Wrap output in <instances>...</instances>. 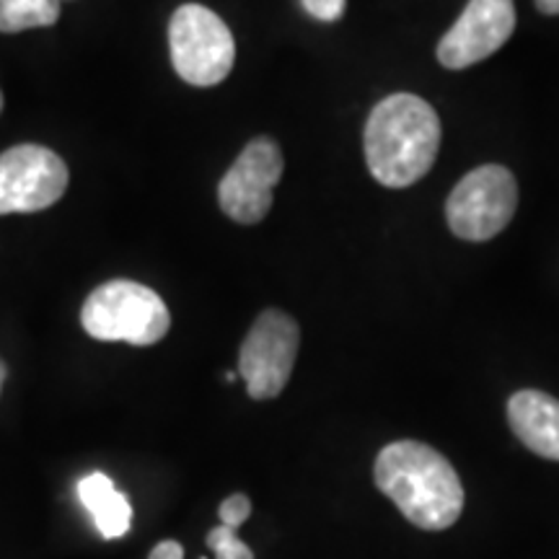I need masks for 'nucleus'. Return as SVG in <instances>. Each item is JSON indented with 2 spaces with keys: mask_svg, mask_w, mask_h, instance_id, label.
I'll use <instances>...</instances> for the list:
<instances>
[{
  "mask_svg": "<svg viewBox=\"0 0 559 559\" xmlns=\"http://www.w3.org/2000/svg\"><path fill=\"white\" fill-rule=\"evenodd\" d=\"M373 477L417 528H451L464 510V487L451 461L417 440L386 445L376 459Z\"/></svg>",
  "mask_w": 559,
  "mask_h": 559,
  "instance_id": "nucleus-1",
  "label": "nucleus"
},
{
  "mask_svg": "<svg viewBox=\"0 0 559 559\" xmlns=\"http://www.w3.org/2000/svg\"><path fill=\"white\" fill-rule=\"evenodd\" d=\"M366 160L383 187H409L436 164L440 120L436 109L415 94L386 96L366 122Z\"/></svg>",
  "mask_w": 559,
  "mask_h": 559,
  "instance_id": "nucleus-2",
  "label": "nucleus"
},
{
  "mask_svg": "<svg viewBox=\"0 0 559 559\" xmlns=\"http://www.w3.org/2000/svg\"><path fill=\"white\" fill-rule=\"evenodd\" d=\"M81 324L94 340L128 342L135 347L156 345L171 326L164 298L148 285L111 280L86 298Z\"/></svg>",
  "mask_w": 559,
  "mask_h": 559,
  "instance_id": "nucleus-3",
  "label": "nucleus"
},
{
  "mask_svg": "<svg viewBox=\"0 0 559 559\" xmlns=\"http://www.w3.org/2000/svg\"><path fill=\"white\" fill-rule=\"evenodd\" d=\"M169 47L174 70L192 86H215L226 81L236 60V41L226 21L198 3L174 11Z\"/></svg>",
  "mask_w": 559,
  "mask_h": 559,
  "instance_id": "nucleus-4",
  "label": "nucleus"
},
{
  "mask_svg": "<svg viewBox=\"0 0 559 559\" xmlns=\"http://www.w3.org/2000/svg\"><path fill=\"white\" fill-rule=\"evenodd\" d=\"M519 207V185L506 166L485 164L466 174L445 202L449 228L464 241H489Z\"/></svg>",
  "mask_w": 559,
  "mask_h": 559,
  "instance_id": "nucleus-5",
  "label": "nucleus"
},
{
  "mask_svg": "<svg viewBox=\"0 0 559 559\" xmlns=\"http://www.w3.org/2000/svg\"><path fill=\"white\" fill-rule=\"evenodd\" d=\"M298 345L300 330L288 313L267 309L257 317L239 353V376L251 400H275L288 386Z\"/></svg>",
  "mask_w": 559,
  "mask_h": 559,
  "instance_id": "nucleus-6",
  "label": "nucleus"
},
{
  "mask_svg": "<svg viewBox=\"0 0 559 559\" xmlns=\"http://www.w3.org/2000/svg\"><path fill=\"white\" fill-rule=\"evenodd\" d=\"M68 190V166L45 145H16L0 153V215L39 213Z\"/></svg>",
  "mask_w": 559,
  "mask_h": 559,
  "instance_id": "nucleus-7",
  "label": "nucleus"
},
{
  "mask_svg": "<svg viewBox=\"0 0 559 559\" xmlns=\"http://www.w3.org/2000/svg\"><path fill=\"white\" fill-rule=\"evenodd\" d=\"M283 151L275 140H251L218 185L223 213L241 226H254L264 221L272 207V190L283 179Z\"/></svg>",
  "mask_w": 559,
  "mask_h": 559,
  "instance_id": "nucleus-8",
  "label": "nucleus"
},
{
  "mask_svg": "<svg viewBox=\"0 0 559 559\" xmlns=\"http://www.w3.org/2000/svg\"><path fill=\"white\" fill-rule=\"evenodd\" d=\"M515 32L513 0H469L451 32L440 39L438 60L449 70H464L487 60Z\"/></svg>",
  "mask_w": 559,
  "mask_h": 559,
  "instance_id": "nucleus-9",
  "label": "nucleus"
},
{
  "mask_svg": "<svg viewBox=\"0 0 559 559\" xmlns=\"http://www.w3.org/2000/svg\"><path fill=\"white\" fill-rule=\"evenodd\" d=\"M508 423L515 436L536 456L559 461V402L536 389L510 396Z\"/></svg>",
  "mask_w": 559,
  "mask_h": 559,
  "instance_id": "nucleus-10",
  "label": "nucleus"
},
{
  "mask_svg": "<svg viewBox=\"0 0 559 559\" xmlns=\"http://www.w3.org/2000/svg\"><path fill=\"white\" fill-rule=\"evenodd\" d=\"M79 500L94 519L102 539H120L132 526V506L107 474L91 472L79 481Z\"/></svg>",
  "mask_w": 559,
  "mask_h": 559,
  "instance_id": "nucleus-11",
  "label": "nucleus"
},
{
  "mask_svg": "<svg viewBox=\"0 0 559 559\" xmlns=\"http://www.w3.org/2000/svg\"><path fill=\"white\" fill-rule=\"evenodd\" d=\"M60 19V0H0V32L16 34L52 26Z\"/></svg>",
  "mask_w": 559,
  "mask_h": 559,
  "instance_id": "nucleus-12",
  "label": "nucleus"
},
{
  "mask_svg": "<svg viewBox=\"0 0 559 559\" xmlns=\"http://www.w3.org/2000/svg\"><path fill=\"white\" fill-rule=\"evenodd\" d=\"M207 547L213 549L215 559H254V551L241 542L239 531L223 526V523L207 534Z\"/></svg>",
  "mask_w": 559,
  "mask_h": 559,
  "instance_id": "nucleus-13",
  "label": "nucleus"
},
{
  "mask_svg": "<svg viewBox=\"0 0 559 559\" xmlns=\"http://www.w3.org/2000/svg\"><path fill=\"white\" fill-rule=\"evenodd\" d=\"M251 515V502L247 495H230L221 502V523L228 528L239 531L241 523H247Z\"/></svg>",
  "mask_w": 559,
  "mask_h": 559,
  "instance_id": "nucleus-14",
  "label": "nucleus"
},
{
  "mask_svg": "<svg viewBox=\"0 0 559 559\" xmlns=\"http://www.w3.org/2000/svg\"><path fill=\"white\" fill-rule=\"evenodd\" d=\"M304 11L319 21H340L347 0H300Z\"/></svg>",
  "mask_w": 559,
  "mask_h": 559,
  "instance_id": "nucleus-15",
  "label": "nucleus"
},
{
  "mask_svg": "<svg viewBox=\"0 0 559 559\" xmlns=\"http://www.w3.org/2000/svg\"><path fill=\"white\" fill-rule=\"evenodd\" d=\"M148 559H185V549H181L179 542H160L153 547Z\"/></svg>",
  "mask_w": 559,
  "mask_h": 559,
  "instance_id": "nucleus-16",
  "label": "nucleus"
},
{
  "mask_svg": "<svg viewBox=\"0 0 559 559\" xmlns=\"http://www.w3.org/2000/svg\"><path fill=\"white\" fill-rule=\"evenodd\" d=\"M536 9L547 16H559V0H536Z\"/></svg>",
  "mask_w": 559,
  "mask_h": 559,
  "instance_id": "nucleus-17",
  "label": "nucleus"
},
{
  "mask_svg": "<svg viewBox=\"0 0 559 559\" xmlns=\"http://www.w3.org/2000/svg\"><path fill=\"white\" fill-rule=\"evenodd\" d=\"M3 379H5V366L3 360H0V386H3Z\"/></svg>",
  "mask_w": 559,
  "mask_h": 559,
  "instance_id": "nucleus-18",
  "label": "nucleus"
},
{
  "mask_svg": "<svg viewBox=\"0 0 559 559\" xmlns=\"http://www.w3.org/2000/svg\"><path fill=\"white\" fill-rule=\"evenodd\" d=\"M0 109H3V96H0Z\"/></svg>",
  "mask_w": 559,
  "mask_h": 559,
  "instance_id": "nucleus-19",
  "label": "nucleus"
}]
</instances>
